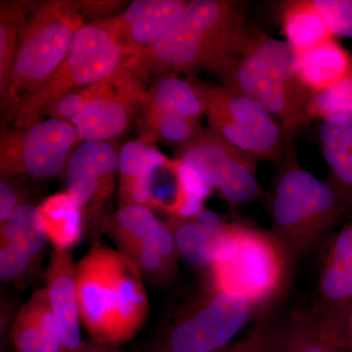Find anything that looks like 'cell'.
<instances>
[{"instance_id": "6da1fadb", "label": "cell", "mask_w": 352, "mask_h": 352, "mask_svg": "<svg viewBox=\"0 0 352 352\" xmlns=\"http://www.w3.org/2000/svg\"><path fill=\"white\" fill-rule=\"evenodd\" d=\"M222 85L242 92L277 120L287 139H294L311 122L314 94L298 76V53L286 41L243 23L228 53L210 69Z\"/></svg>"}, {"instance_id": "7a4b0ae2", "label": "cell", "mask_w": 352, "mask_h": 352, "mask_svg": "<svg viewBox=\"0 0 352 352\" xmlns=\"http://www.w3.org/2000/svg\"><path fill=\"white\" fill-rule=\"evenodd\" d=\"M76 289L90 340L120 346L135 337L149 315L142 273L122 252L95 243L76 263Z\"/></svg>"}, {"instance_id": "3957f363", "label": "cell", "mask_w": 352, "mask_h": 352, "mask_svg": "<svg viewBox=\"0 0 352 352\" xmlns=\"http://www.w3.org/2000/svg\"><path fill=\"white\" fill-rule=\"evenodd\" d=\"M245 20L240 2L193 0L156 43L124 63L127 71L145 80L152 75L193 74L210 69L222 59Z\"/></svg>"}, {"instance_id": "277c9868", "label": "cell", "mask_w": 352, "mask_h": 352, "mask_svg": "<svg viewBox=\"0 0 352 352\" xmlns=\"http://www.w3.org/2000/svg\"><path fill=\"white\" fill-rule=\"evenodd\" d=\"M279 166L268 194L267 208L273 233L294 261L325 239L352 205L327 182L303 168L296 160L295 148Z\"/></svg>"}, {"instance_id": "5b68a950", "label": "cell", "mask_w": 352, "mask_h": 352, "mask_svg": "<svg viewBox=\"0 0 352 352\" xmlns=\"http://www.w3.org/2000/svg\"><path fill=\"white\" fill-rule=\"evenodd\" d=\"M131 55L113 17L82 25L59 68L16 109L14 129H25L44 120L51 107L65 95L108 80Z\"/></svg>"}, {"instance_id": "8992f818", "label": "cell", "mask_w": 352, "mask_h": 352, "mask_svg": "<svg viewBox=\"0 0 352 352\" xmlns=\"http://www.w3.org/2000/svg\"><path fill=\"white\" fill-rule=\"evenodd\" d=\"M291 261L274 233L228 223L210 268L212 288L243 296L258 310L283 291Z\"/></svg>"}, {"instance_id": "52a82bcc", "label": "cell", "mask_w": 352, "mask_h": 352, "mask_svg": "<svg viewBox=\"0 0 352 352\" xmlns=\"http://www.w3.org/2000/svg\"><path fill=\"white\" fill-rule=\"evenodd\" d=\"M85 25L78 1L34 2L2 98L11 113L59 68L76 32Z\"/></svg>"}, {"instance_id": "ba28073f", "label": "cell", "mask_w": 352, "mask_h": 352, "mask_svg": "<svg viewBox=\"0 0 352 352\" xmlns=\"http://www.w3.org/2000/svg\"><path fill=\"white\" fill-rule=\"evenodd\" d=\"M208 126L241 151L278 164L294 144L277 120L261 104L226 85L203 82Z\"/></svg>"}, {"instance_id": "9c48e42d", "label": "cell", "mask_w": 352, "mask_h": 352, "mask_svg": "<svg viewBox=\"0 0 352 352\" xmlns=\"http://www.w3.org/2000/svg\"><path fill=\"white\" fill-rule=\"evenodd\" d=\"M256 308L243 296L212 288L173 322L155 352H214L251 321Z\"/></svg>"}, {"instance_id": "30bf717a", "label": "cell", "mask_w": 352, "mask_h": 352, "mask_svg": "<svg viewBox=\"0 0 352 352\" xmlns=\"http://www.w3.org/2000/svg\"><path fill=\"white\" fill-rule=\"evenodd\" d=\"M75 126L50 118L25 129H2L0 136L1 179L28 175L50 179L66 170L80 144Z\"/></svg>"}, {"instance_id": "8fae6325", "label": "cell", "mask_w": 352, "mask_h": 352, "mask_svg": "<svg viewBox=\"0 0 352 352\" xmlns=\"http://www.w3.org/2000/svg\"><path fill=\"white\" fill-rule=\"evenodd\" d=\"M177 157L199 171L231 207H240L261 196L258 160L230 144L210 127L177 148Z\"/></svg>"}, {"instance_id": "7c38bea8", "label": "cell", "mask_w": 352, "mask_h": 352, "mask_svg": "<svg viewBox=\"0 0 352 352\" xmlns=\"http://www.w3.org/2000/svg\"><path fill=\"white\" fill-rule=\"evenodd\" d=\"M119 153L108 141H82L72 153L66 170V193L82 208L88 223L98 228L112 196Z\"/></svg>"}, {"instance_id": "4fadbf2b", "label": "cell", "mask_w": 352, "mask_h": 352, "mask_svg": "<svg viewBox=\"0 0 352 352\" xmlns=\"http://www.w3.org/2000/svg\"><path fill=\"white\" fill-rule=\"evenodd\" d=\"M351 310L352 222H349L329 245L322 264L316 302L310 312L321 332L346 346L344 333Z\"/></svg>"}, {"instance_id": "5bb4252c", "label": "cell", "mask_w": 352, "mask_h": 352, "mask_svg": "<svg viewBox=\"0 0 352 352\" xmlns=\"http://www.w3.org/2000/svg\"><path fill=\"white\" fill-rule=\"evenodd\" d=\"M143 82L124 64L109 87L72 122L80 142L107 141L126 131L142 107L147 91Z\"/></svg>"}, {"instance_id": "9a60e30c", "label": "cell", "mask_w": 352, "mask_h": 352, "mask_svg": "<svg viewBox=\"0 0 352 352\" xmlns=\"http://www.w3.org/2000/svg\"><path fill=\"white\" fill-rule=\"evenodd\" d=\"M75 273L72 252L53 250L46 268L45 289L59 332L60 352H82L85 342L80 333Z\"/></svg>"}, {"instance_id": "2e32d148", "label": "cell", "mask_w": 352, "mask_h": 352, "mask_svg": "<svg viewBox=\"0 0 352 352\" xmlns=\"http://www.w3.org/2000/svg\"><path fill=\"white\" fill-rule=\"evenodd\" d=\"M186 4L183 0H135L113 18L122 41L136 54L156 43Z\"/></svg>"}, {"instance_id": "e0dca14e", "label": "cell", "mask_w": 352, "mask_h": 352, "mask_svg": "<svg viewBox=\"0 0 352 352\" xmlns=\"http://www.w3.org/2000/svg\"><path fill=\"white\" fill-rule=\"evenodd\" d=\"M106 223L117 242L140 243L176 263L178 252L173 230L157 219L152 208L140 205L120 206Z\"/></svg>"}, {"instance_id": "ac0fdd59", "label": "cell", "mask_w": 352, "mask_h": 352, "mask_svg": "<svg viewBox=\"0 0 352 352\" xmlns=\"http://www.w3.org/2000/svg\"><path fill=\"white\" fill-rule=\"evenodd\" d=\"M16 352H60L59 332L46 289L34 291L14 321Z\"/></svg>"}, {"instance_id": "d6986e66", "label": "cell", "mask_w": 352, "mask_h": 352, "mask_svg": "<svg viewBox=\"0 0 352 352\" xmlns=\"http://www.w3.org/2000/svg\"><path fill=\"white\" fill-rule=\"evenodd\" d=\"M140 111L201 120L207 113L203 82L176 74L159 76L146 91Z\"/></svg>"}, {"instance_id": "ffe728a7", "label": "cell", "mask_w": 352, "mask_h": 352, "mask_svg": "<svg viewBox=\"0 0 352 352\" xmlns=\"http://www.w3.org/2000/svg\"><path fill=\"white\" fill-rule=\"evenodd\" d=\"M298 76L314 94L352 76V56L335 38L298 55Z\"/></svg>"}, {"instance_id": "44dd1931", "label": "cell", "mask_w": 352, "mask_h": 352, "mask_svg": "<svg viewBox=\"0 0 352 352\" xmlns=\"http://www.w3.org/2000/svg\"><path fill=\"white\" fill-rule=\"evenodd\" d=\"M36 223L56 251H71L82 239L83 212L66 192L48 197L36 208Z\"/></svg>"}, {"instance_id": "7402d4cb", "label": "cell", "mask_w": 352, "mask_h": 352, "mask_svg": "<svg viewBox=\"0 0 352 352\" xmlns=\"http://www.w3.org/2000/svg\"><path fill=\"white\" fill-rule=\"evenodd\" d=\"M280 19L286 43L298 55L333 38L314 0L283 2Z\"/></svg>"}, {"instance_id": "603a6c76", "label": "cell", "mask_w": 352, "mask_h": 352, "mask_svg": "<svg viewBox=\"0 0 352 352\" xmlns=\"http://www.w3.org/2000/svg\"><path fill=\"white\" fill-rule=\"evenodd\" d=\"M34 2L2 0L0 2V95L8 87L14 62L28 16Z\"/></svg>"}, {"instance_id": "cb8c5ba5", "label": "cell", "mask_w": 352, "mask_h": 352, "mask_svg": "<svg viewBox=\"0 0 352 352\" xmlns=\"http://www.w3.org/2000/svg\"><path fill=\"white\" fill-rule=\"evenodd\" d=\"M170 229L175 235L178 256L194 267L210 270L214 263L217 243L226 231L214 232L193 219H179L175 217Z\"/></svg>"}, {"instance_id": "d4e9b609", "label": "cell", "mask_w": 352, "mask_h": 352, "mask_svg": "<svg viewBox=\"0 0 352 352\" xmlns=\"http://www.w3.org/2000/svg\"><path fill=\"white\" fill-rule=\"evenodd\" d=\"M203 129L201 120L141 111L139 140L148 145L162 141L179 148L196 138Z\"/></svg>"}, {"instance_id": "484cf974", "label": "cell", "mask_w": 352, "mask_h": 352, "mask_svg": "<svg viewBox=\"0 0 352 352\" xmlns=\"http://www.w3.org/2000/svg\"><path fill=\"white\" fill-rule=\"evenodd\" d=\"M292 315L264 319L244 338L214 352H292Z\"/></svg>"}, {"instance_id": "4316f807", "label": "cell", "mask_w": 352, "mask_h": 352, "mask_svg": "<svg viewBox=\"0 0 352 352\" xmlns=\"http://www.w3.org/2000/svg\"><path fill=\"white\" fill-rule=\"evenodd\" d=\"M36 208L32 204L23 203L14 210L0 226V245H13L38 258L48 240L36 223Z\"/></svg>"}, {"instance_id": "83f0119b", "label": "cell", "mask_w": 352, "mask_h": 352, "mask_svg": "<svg viewBox=\"0 0 352 352\" xmlns=\"http://www.w3.org/2000/svg\"><path fill=\"white\" fill-rule=\"evenodd\" d=\"M175 170L179 188V201L173 217L191 219L204 210V204L212 195V189L199 171L179 160L175 161Z\"/></svg>"}, {"instance_id": "f1b7e54d", "label": "cell", "mask_w": 352, "mask_h": 352, "mask_svg": "<svg viewBox=\"0 0 352 352\" xmlns=\"http://www.w3.org/2000/svg\"><path fill=\"white\" fill-rule=\"evenodd\" d=\"M292 315V352H351L344 344L321 332L311 312L296 310Z\"/></svg>"}, {"instance_id": "f546056e", "label": "cell", "mask_w": 352, "mask_h": 352, "mask_svg": "<svg viewBox=\"0 0 352 352\" xmlns=\"http://www.w3.org/2000/svg\"><path fill=\"white\" fill-rule=\"evenodd\" d=\"M118 243L122 249L120 252L126 254L146 276L159 281L175 276L176 263L160 256L150 248L133 241H120Z\"/></svg>"}, {"instance_id": "4dcf8cb0", "label": "cell", "mask_w": 352, "mask_h": 352, "mask_svg": "<svg viewBox=\"0 0 352 352\" xmlns=\"http://www.w3.org/2000/svg\"><path fill=\"white\" fill-rule=\"evenodd\" d=\"M338 113L352 117V76L335 87L314 94L312 99L310 106L312 120L325 119Z\"/></svg>"}, {"instance_id": "1f68e13d", "label": "cell", "mask_w": 352, "mask_h": 352, "mask_svg": "<svg viewBox=\"0 0 352 352\" xmlns=\"http://www.w3.org/2000/svg\"><path fill=\"white\" fill-rule=\"evenodd\" d=\"M160 151L141 140H132L122 146L119 153L120 188L138 177Z\"/></svg>"}, {"instance_id": "d6a6232c", "label": "cell", "mask_w": 352, "mask_h": 352, "mask_svg": "<svg viewBox=\"0 0 352 352\" xmlns=\"http://www.w3.org/2000/svg\"><path fill=\"white\" fill-rule=\"evenodd\" d=\"M113 76L103 82L65 95L51 107L48 116L52 119L73 122V120L109 87Z\"/></svg>"}, {"instance_id": "836d02e7", "label": "cell", "mask_w": 352, "mask_h": 352, "mask_svg": "<svg viewBox=\"0 0 352 352\" xmlns=\"http://www.w3.org/2000/svg\"><path fill=\"white\" fill-rule=\"evenodd\" d=\"M319 139L322 149L352 151V117L338 113L322 119Z\"/></svg>"}, {"instance_id": "e575fe53", "label": "cell", "mask_w": 352, "mask_h": 352, "mask_svg": "<svg viewBox=\"0 0 352 352\" xmlns=\"http://www.w3.org/2000/svg\"><path fill=\"white\" fill-rule=\"evenodd\" d=\"M322 155L330 168L327 182L344 200L352 205V151L322 149Z\"/></svg>"}, {"instance_id": "d590c367", "label": "cell", "mask_w": 352, "mask_h": 352, "mask_svg": "<svg viewBox=\"0 0 352 352\" xmlns=\"http://www.w3.org/2000/svg\"><path fill=\"white\" fill-rule=\"evenodd\" d=\"M333 38H352V0H314Z\"/></svg>"}, {"instance_id": "8d00e7d4", "label": "cell", "mask_w": 352, "mask_h": 352, "mask_svg": "<svg viewBox=\"0 0 352 352\" xmlns=\"http://www.w3.org/2000/svg\"><path fill=\"white\" fill-rule=\"evenodd\" d=\"M80 3L82 17L92 18L94 21L110 19L112 14L126 6V1L116 0H82Z\"/></svg>"}, {"instance_id": "74e56055", "label": "cell", "mask_w": 352, "mask_h": 352, "mask_svg": "<svg viewBox=\"0 0 352 352\" xmlns=\"http://www.w3.org/2000/svg\"><path fill=\"white\" fill-rule=\"evenodd\" d=\"M20 197L17 190L8 179H1L0 182V224L11 214L19 206Z\"/></svg>"}, {"instance_id": "f35d334b", "label": "cell", "mask_w": 352, "mask_h": 352, "mask_svg": "<svg viewBox=\"0 0 352 352\" xmlns=\"http://www.w3.org/2000/svg\"><path fill=\"white\" fill-rule=\"evenodd\" d=\"M82 352H122L119 346L106 344V342H96L94 340H85Z\"/></svg>"}, {"instance_id": "ab89813d", "label": "cell", "mask_w": 352, "mask_h": 352, "mask_svg": "<svg viewBox=\"0 0 352 352\" xmlns=\"http://www.w3.org/2000/svg\"><path fill=\"white\" fill-rule=\"evenodd\" d=\"M344 344L346 349L352 352V310L347 320L346 333H344Z\"/></svg>"}]
</instances>
